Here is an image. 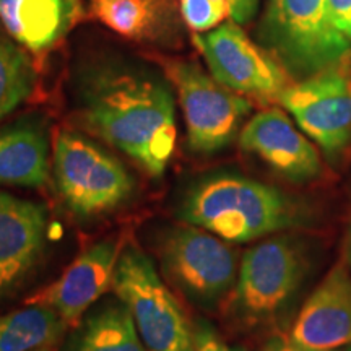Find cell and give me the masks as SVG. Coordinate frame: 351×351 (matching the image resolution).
I'll list each match as a JSON object with an SVG mask.
<instances>
[{
  "label": "cell",
  "mask_w": 351,
  "mask_h": 351,
  "mask_svg": "<svg viewBox=\"0 0 351 351\" xmlns=\"http://www.w3.org/2000/svg\"><path fill=\"white\" fill-rule=\"evenodd\" d=\"M306 269L304 251L293 239H265L247 249L234 285L236 311L254 322L280 313L301 287Z\"/></svg>",
  "instance_id": "10"
},
{
  "label": "cell",
  "mask_w": 351,
  "mask_h": 351,
  "mask_svg": "<svg viewBox=\"0 0 351 351\" xmlns=\"http://www.w3.org/2000/svg\"><path fill=\"white\" fill-rule=\"evenodd\" d=\"M194 44L215 80L245 98L278 103L280 95L295 82L236 21H225L208 33H195Z\"/></svg>",
  "instance_id": "8"
},
{
  "label": "cell",
  "mask_w": 351,
  "mask_h": 351,
  "mask_svg": "<svg viewBox=\"0 0 351 351\" xmlns=\"http://www.w3.org/2000/svg\"><path fill=\"white\" fill-rule=\"evenodd\" d=\"M258 38L295 82L351 62V43L332 23L326 0H269Z\"/></svg>",
  "instance_id": "3"
},
{
  "label": "cell",
  "mask_w": 351,
  "mask_h": 351,
  "mask_svg": "<svg viewBox=\"0 0 351 351\" xmlns=\"http://www.w3.org/2000/svg\"><path fill=\"white\" fill-rule=\"evenodd\" d=\"M52 174L77 218L112 213L134 194V178L111 153L73 132H59L52 145Z\"/></svg>",
  "instance_id": "4"
},
{
  "label": "cell",
  "mask_w": 351,
  "mask_h": 351,
  "mask_svg": "<svg viewBox=\"0 0 351 351\" xmlns=\"http://www.w3.org/2000/svg\"><path fill=\"white\" fill-rule=\"evenodd\" d=\"M121 252L119 239L99 241L85 249L54 283L26 302L49 307L67 327H77L83 314L112 287Z\"/></svg>",
  "instance_id": "12"
},
{
  "label": "cell",
  "mask_w": 351,
  "mask_h": 351,
  "mask_svg": "<svg viewBox=\"0 0 351 351\" xmlns=\"http://www.w3.org/2000/svg\"><path fill=\"white\" fill-rule=\"evenodd\" d=\"M278 104L330 160L351 143V62L293 82Z\"/></svg>",
  "instance_id": "9"
},
{
  "label": "cell",
  "mask_w": 351,
  "mask_h": 351,
  "mask_svg": "<svg viewBox=\"0 0 351 351\" xmlns=\"http://www.w3.org/2000/svg\"><path fill=\"white\" fill-rule=\"evenodd\" d=\"M160 257L169 282L199 306L218 304L238 280V252L204 228L171 230L161 241Z\"/></svg>",
  "instance_id": "7"
},
{
  "label": "cell",
  "mask_w": 351,
  "mask_h": 351,
  "mask_svg": "<svg viewBox=\"0 0 351 351\" xmlns=\"http://www.w3.org/2000/svg\"><path fill=\"white\" fill-rule=\"evenodd\" d=\"M51 174L49 137L33 121L0 129V186L39 189Z\"/></svg>",
  "instance_id": "16"
},
{
  "label": "cell",
  "mask_w": 351,
  "mask_h": 351,
  "mask_svg": "<svg viewBox=\"0 0 351 351\" xmlns=\"http://www.w3.org/2000/svg\"><path fill=\"white\" fill-rule=\"evenodd\" d=\"M326 7L332 23L351 43V0H326Z\"/></svg>",
  "instance_id": "22"
},
{
  "label": "cell",
  "mask_w": 351,
  "mask_h": 351,
  "mask_svg": "<svg viewBox=\"0 0 351 351\" xmlns=\"http://www.w3.org/2000/svg\"><path fill=\"white\" fill-rule=\"evenodd\" d=\"M231 5V20L238 25L249 23L256 16L258 0H228Z\"/></svg>",
  "instance_id": "23"
},
{
  "label": "cell",
  "mask_w": 351,
  "mask_h": 351,
  "mask_svg": "<svg viewBox=\"0 0 351 351\" xmlns=\"http://www.w3.org/2000/svg\"><path fill=\"white\" fill-rule=\"evenodd\" d=\"M194 351H228V346L218 339L212 328L200 327L195 330Z\"/></svg>",
  "instance_id": "24"
},
{
  "label": "cell",
  "mask_w": 351,
  "mask_h": 351,
  "mask_svg": "<svg viewBox=\"0 0 351 351\" xmlns=\"http://www.w3.org/2000/svg\"><path fill=\"white\" fill-rule=\"evenodd\" d=\"M301 350H335L351 345V271L339 261L302 304L289 335Z\"/></svg>",
  "instance_id": "13"
},
{
  "label": "cell",
  "mask_w": 351,
  "mask_h": 351,
  "mask_svg": "<svg viewBox=\"0 0 351 351\" xmlns=\"http://www.w3.org/2000/svg\"><path fill=\"white\" fill-rule=\"evenodd\" d=\"M80 114L98 137L161 176L176 148V104L163 80L129 67L95 69L83 78Z\"/></svg>",
  "instance_id": "1"
},
{
  "label": "cell",
  "mask_w": 351,
  "mask_h": 351,
  "mask_svg": "<svg viewBox=\"0 0 351 351\" xmlns=\"http://www.w3.org/2000/svg\"><path fill=\"white\" fill-rule=\"evenodd\" d=\"M282 351H309V350H301V348H296V346L288 345L287 348H283ZM320 351H351V345L341 346V348H335V350H320Z\"/></svg>",
  "instance_id": "25"
},
{
  "label": "cell",
  "mask_w": 351,
  "mask_h": 351,
  "mask_svg": "<svg viewBox=\"0 0 351 351\" xmlns=\"http://www.w3.org/2000/svg\"><path fill=\"white\" fill-rule=\"evenodd\" d=\"M82 15V0H0V23L32 52L52 49Z\"/></svg>",
  "instance_id": "15"
},
{
  "label": "cell",
  "mask_w": 351,
  "mask_h": 351,
  "mask_svg": "<svg viewBox=\"0 0 351 351\" xmlns=\"http://www.w3.org/2000/svg\"><path fill=\"white\" fill-rule=\"evenodd\" d=\"M47 225L46 205L0 191V300L15 291L41 261Z\"/></svg>",
  "instance_id": "14"
},
{
  "label": "cell",
  "mask_w": 351,
  "mask_h": 351,
  "mask_svg": "<svg viewBox=\"0 0 351 351\" xmlns=\"http://www.w3.org/2000/svg\"><path fill=\"white\" fill-rule=\"evenodd\" d=\"M178 217L226 243L243 244L307 226L313 212L276 187L238 174H215L189 189Z\"/></svg>",
  "instance_id": "2"
},
{
  "label": "cell",
  "mask_w": 351,
  "mask_h": 351,
  "mask_svg": "<svg viewBox=\"0 0 351 351\" xmlns=\"http://www.w3.org/2000/svg\"><path fill=\"white\" fill-rule=\"evenodd\" d=\"M75 328L70 351H148L119 298L95 309Z\"/></svg>",
  "instance_id": "17"
},
{
  "label": "cell",
  "mask_w": 351,
  "mask_h": 351,
  "mask_svg": "<svg viewBox=\"0 0 351 351\" xmlns=\"http://www.w3.org/2000/svg\"><path fill=\"white\" fill-rule=\"evenodd\" d=\"M33 351H57L56 345H47V346H41V348H36Z\"/></svg>",
  "instance_id": "27"
},
{
  "label": "cell",
  "mask_w": 351,
  "mask_h": 351,
  "mask_svg": "<svg viewBox=\"0 0 351 351\" xmlns=\"http://www.w3.org/2000/svg\"><path fill=\"white\" fill-rule=\"evenodd\" d=\"M112 289L134 319L148 351H194L195 332L142 249L122 247Z\"/></svg>",
  "instance_id": "5"
},
{
  "label": "cell",
  "mask_w": 351,
  "mask_h": 351,
  "mask_svg": "<svg viewBox=\"0 0 351 351\" xmlns=\"http://www.w3.org/2000/svg\"><path fill=\"white\" fill-rule=\"evenodd\" d=\"M239 147L257 156L289 182H313L324 174L315 143L287 111L269 108L252 116L239 132Z\"/></svg>",
  "instance_id": "11"
},
{
  "label": "cell",
  "mask_w": 351,
  "mask_h": 351,
  "mask_svg": "<svg viewBox=\"0 0 351 351\" xmlns=\"http://www.w3.org/2000/svg\"><path fill=\"white\" fill-rule=\"evenodd\" d=\"M165 69L178 91L192 152L212 155L239 137L252 111L251 99L221 85L194 62L169 60Z\"/></svg>",
  "instance_id": "6"
},
{
  "label": "cell",
  "mask_w": 351,
  "mask_h": 351,
  "mask_svg": "<svg viewBox=\"0 0 351 351\" xmlns=\"http://www.w3.org/2000/svg\"><path fill=\"white\" fill-rule=\"evenodd\" d=\"M346 263H348L351 270V221H350V231H348V245H346Z\"/></svg>",
  "instance_id": "26"
},
{
  "label": "cell",
  "mask_w": 351,
  "mask_h": 351,
  "mask_svg": "<svg viewBox=\"0 0 351 351\" xmlns=\"http://www.w3.org/2000/svg\"><path fill=\"white\" fill-rule=\"evenodd\" d=\"M228 351H244L243 348H228Z\"/></svg>",
  "instance_id": "28"
},
{
  "label": "cell",
  "mask_w": 351,
  "mask_h": 351,
  "mask_svg": "<svg viewBox=\"0 0 351 351\" xmlns=\"http://www.w3.org/2000/svg\"><path fill=\"white\" fill-rule=\"evenodd\" d=\"M34 69L23 46L0 32V122L33 93Z\"/></svg>",
  "instance_id": "20"
},
{
  "label": "cell",
  "mask_w": 351,
  "mask_h": 351,
  "mask_svg": "<svg viewBox=\"0 0 351 351\" xmlns=\"http://www.w3.org/2000/svg\"><path fill=\"white\" fill-rule=\"evenodd\" d=\"M90 8L95 19L129 39L152 36L163 15L161 0H90Z\"/></svg>",
  "instance_id": "19"
},
{
  "label": "cell",
  "mask_w": 351,
  "mask_h": 351,
  "mask_svg": "<svg viewBox=\"0 0 351 351\" xmlns=\"http://www.w3.org/2000/svg\"><path fill=\"white\" fill-rule=\"evenodd\" d=\"M67 324L49 307L26 302L25 307L0 315V351H33L56 345Z\"/></svg>",
  "instance_id": "18"
},
{
  "label": "cell",
  "mask_w": 351,
  "mask_h": 351,
  "mask_svg": "<svg viewBox=\"0 0 351 351\" xmlns=\"http://www.w3.org/2000/svg\"><path fill=\"white\" fill-rule=\"evenodd\" d=\"M184 21L195 33H208L231 19L228 0H179Z\"/></svg>",
  "instance_id": "21"
}]
</instances>
